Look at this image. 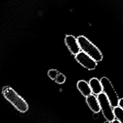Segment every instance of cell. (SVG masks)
<instances>
[{
	"mask_svg": "<svg viewBox=\"0 0 123 123\" xmlns=\"http://www.w3.org/2000/svg\"><path fill=\"white\" fill-rule=\"evenodd\" d=\"M2 93L4 98L20 112L24 113L28 110L29 106L26 101L10 86H4Z\"/></svg>",
	"mask_w": 123,
	"mask_h": 123,
	"instance_id": "1",
	"label": "cell"
},
{
	"mask_svg": "<svg viewBox=\"0 0 123 123\" xmlns=\"http://www.w3.org/2000/svg\"><path fill=\"white\" fill-rule=\"evenodd\" d=\"M100 81L102 86L103 93L107 97L111 106L113 108L118 106L119 96L110 80L106 77H102Z\"/></svg>",
	"mask_w": 123,
	"mask_h": 123,
	"instance_id": "3",
	"label": "cell"
},
{
	"mask_svg": "<svg viewBox=\"0 0 123 123\" xmlns=\"http://www.w3.org/2000/svg\"><path fill=\"white\" fill-rule=\"evenodd\" d=\"M86 102L90 109L94 112H99L100 111L99 104L97 98L93 94H90L86 98Z\"/></svg>",
	"mask_w": 123,
	"mask_h": 123,
	"instance_id": "7",
	"label": "cell"
},
{
	"mask_svg": "<svg viewBox=\"0 0 123 123\" xmlns=\"http://www.w3.org/2000/svg\"><path fill=\"white\" fill-rule=\"evenodd\" d=\"M104 123H111V122H108V121H105Z\"/></svg>",
	"mask_w": 123,
	"mask_h": 123,
	"instance_id": "16",
	"label": "cell"
},
{
	"mask_svg": "<svg viewBox=\"0 0 123 123\" xmlns=\"http://www.w3.org/2000/svg\"><path fill=\"white\" fill-rule=\"evenodd\" d=\"M58 73H59V72L56 69H51L48 71V75L51 80H55Z\"/></svg>",
	"mask_w": 123,
	"mask_h": 123,
	"instance_id": "12",
	"label": "cell"
},
{
	"mask_svg": "<svg viewBox=\"0 0 123 123\" xmlns=\"http://www.w3.org/2000/svg\"><path fill=\"white\" fill-rule=\"evenodd\" d=\"M77 88L81 94L85 97H87L92 93L88 83L85 80H81L78 81L77 83Z\"/></svg>",
	"mask_w": 123,
	"mask_h": 123,
	"instance_id": "9",
	"label": "cell"
},
{
	"mask_svg": "<svg viewBox=\"0 0 123 123\" xmlns=\"http://www.w3.org/2000/svg\"><path fill=\"white\" fill-rule=\"evenodd\" d=\"M100 110L105 119L108 122H111L114 120V115L112 107L111 106L107 97L103 92L97 95Z\"/></svg>",
	"mask_w": 123,
	"mask_h": 123,
	"instance_id": "4",
	"label": "cell"
},
{
	"mask_svg": "<svg viewBox=\"0 0 123 123\" xmlns=\"http://www.w3.org/2000/svg\"><path fill=\"white\" fill-rule=\"evenodd\" d=\"M80 49L92 58L97 62L103 59V55L100 50L90 42L87 38L83 36H79L77 38Z\"/></svg>",
	"mask_w": 123,
	"mask_h": 123,
	"instance_id": "2",
	"label": "cell"
},
{
	"mask_svg": "<svg viewBox=\"0 0 123 123\" xmlns=\"http://www.w3.org/2000/svg\"><path fill=\"white\" fill-rule=\"evenodd\" d=\"M66 80L65 76L61 73H59L57 77L55 79V81L56 83L59 84H63Z\"/></svg>",
	"mask_w": 123,
	"mask_h": 123,
	"instance_id": "11",
	"label": "cell"
},
{
	"mask_svg": "<svg viewBox=\"0 0 123 123\" xmlns=\"http://www.w3.org/2000/svg\"><path fill=\"white\" fill-rule=\"evenodd\" d=\"M99 117V114L97 112H94V114H93V118L94 119H97Z\"/></svg>",
	"mask_w": 123,
	"mask_h": 123,
	"instance_id": "14",
	"label": "cell"
},
{
	"mask_svg": "<svg viewBox=\"0 0 123 123\" xmlns=\"http://www.w3.org/2000/svg\"><path fill=\"white\" fill-rule=\"evenodd\" d=\"M75 59L79 64L88 70H94L97 66V62L83 51H80L75 55Z\"/></svg>",
	"mask_w": 123,
	"mask_h": 123,
	"instance_id": "5",
	"label": "cell"
},
{
	"mask_svg": "<svg viewBox=\"0 0 123 123\" xmlns=\"http://www.w3.org/2000/svg\"><path fill=\"white\" fill-rule=\"evenodd\" d=\"M114 117L121 123H123V110L119 106L114 107L113 109Z\"/></svg>",
	"mask_w": 123,
	"mask_h": 123,
	"instance_id": "10",
	"label": "cell"
},
{
	"mask_svg": "<svg viewBox=\"0 0 123 123\" xmlns=\"http://www.w3.org/2000/svg\"><path fill=\"white\" fill-rule=\"evenodd\" d=\"M111 123H121L119 121H118L117 120H113Z\"/></svg>",
	"mask_w": 123,
	"mask_h": 123,
	"instance_id": "15",
	"label": "cell"
},
{
	"mask_svg": "<svg viewBox=\"0 0 123 123\" xmlns=\"http://www.w3.org/2000/svg\"><path fill=\"white\" fill-rule=\"evenodd\" d=\"M65 42L72 54L75 55L80 52L81 49L77 40L73 36H66L65 38Z\"/></svg>",
	"mask_w": 123,
	"mask_h": 123,
	"instance_id": "6",
	"label": "cell"
},
{
	"mask_svg": "<svg viewBox=\"0 0 123 123\" xmlns=\"http://www.w3.org/2000/svg\"><path fill=\"white\" fill-rule=\"evenodd\" d=\"M89 85L92 91V92L96 95H98L103 91L102 85L97 78L93 77L90 79L88 82Z\"/></svg>",
	"mask_w": 123,
	"mask_h": 123,
	"instance_id": "8",
	"label": "cell"
},
{
	"mask_svg": "<svg viewBox=\"0 0 123 123\" xmlns=\"http://www.w3.org/2000/svg\"><path fill=\"white\" fill-rule=\"evenodd\" d=\"M118 106L121 108L123 110V98H121L119 99L118 102Z\"/></svg>",
	"mask_w": 123,
	"mask_h": 123,
	"instance_id": "13",
	"label": "cell"
}]
</instances>
